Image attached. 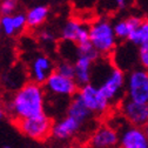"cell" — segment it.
Masks as SVG:
<instances>
[{"instance_id":"1","label":"cell","mask_w":148,"mask_h":148,"mask_svg":"<svg viewBox=\"0 0 148 148\" xmlns=\"http://www.w3.org/2000/svg\"><path fill=\"white\" fill-rule=\"evenodd\" d=\"M45 101L46 93L42 85L29 81L8 98L4 109L15 122L42 114L45 112Z\"/></svg>"},{"instance_id":"2","label":"cell","mask_w":148,"mask_h":148,"mask_svg":"<svg viewBox=\"0 0 148 148\" xmlns=\"http://www.w3.org/2000/svg\"><path fill=\"white\" fill-rule=\"evenodd\" d=\"M89 27V42L99 55H110L116 49L118 40L114 35L113 24L107 18H100Z\"/></svg>"},{"instance_id":"3","label":"cell","mask_w":148,"mask_h":148,"mask_svg":"<svg viewBox=\"0 0 148 148\" xmlns=\"http://www.w3.org/2000/svg\"><path fill=\"white\" fill-rule=\"evenodd\" d=\"M126 99L148 103V71L143 68H134L126 75Z\"/></svg>"},{"instance_id":"4","label":"cell","mask_w":148,"mask_h":148,"mask_svg":"<svg viewBox=\"0 0 148 148\" xmlns=\"http://www.w3.org/2000/svg\"><path fill=\"white\" fill-rule=\"evenodd\" d=\"M14 123H15L16 128L19 129L24 135H26L33 140H38V141L46 140L51 135L52 127H53L52 119L45 113L36 115V116L15 121Z\"/></svg>"},{"instance_id":"5","label":"cell","mask_w":148,"mask_h":148,"mask_svg":"<svg viewBox=\"0 0 148 148\" xmlns=\"http://www.w3.org/2000/svg\"><path fill=\"white\" fill-rule=\"evenodd\" d=\"M126 84V74L123 71L115 66H110L102 82L98 86L105 98L109 101V103L115 102L120 99L121 93L125 89Z\"/></svg>"},{"instance_id":"6","label":"cell","mask_w":148,"mask_h":148,"mask_svg":"<svg viewBox=\"0 0 148 148\" xmlns=\"http://www.w3.org/2000/svg\"><path fill=\"white\" fill-rule=\"evenodd\" d=\"M77 95L93 114H105L109 109V101L105 98L99 87L94 84H88L80 87Z\"/></svg>"},{"instance_id":"7","label":"cell","mask_w":148,"mask_h":148,"mask_svg":"<svg viewBox=\"0 0 148 148\" xmlns=\"http://www.w3.org/2000/svg\"><path fill=\"white\" fill-rule=\"evenodd\" d=\"M44 89L45 93H48L51 95L55 97H74L78 93L79 86L74 79H69L66 77H62L57 72H53L51 75L47 78V80L44 82Z\"/></svg>"},{"instance_id":"8","label":"cell","mask_w":148,"mask_h":148,"mask_svg":"<svg viewBox=\"0 0 148 148\" xmlns=\"http://www.w3.org/2000/svg\"><path fill=\"white\" fill-rule=\"evenodd\" d=\"M121 116L129 125L143 128L148 123V103H139L123 99L120 103Z\"/></svg>"},{"instance_id":"9","label":"cell","mask_w":148,"mask_h":148,"mask_svg":"<svg viewBox=\"0 0 148 148\" xmlns=\"http://www.w3.org/2000/svg\"><path fill=\"white\" fill-rule=\"evenodd\" d=\"M54 72V64L46 54H36L28 66V75L32 82L44 85L47 78Z\"/></svg>"},{"instance_id":"10","label":"cell","mask_w":148,"mask_h":148,"mask_svg":"<svg viewBox=\"0 0 148 148\" xmlns=\"http://www.w3.org/2000/svg\"><path fill=\"white\" fill-rule=\"evenodd\" d=\"M119 145L121 148H148V139L143 128L128 123L120 129Z\"/></svg>"},{"instance_id":"11","label":"cell","mask_w":148,"mask_h":148,"mask_svg":"<svg viewBox=\"0 0 148 148\" xmlns=\"http://www.w3.org/2000/svg\"><path fill=\"white\" fill-rule=\"evenodd\" d=\"M62 41L80 45L89 41V27L78 20H68L65 23L60 31Z\"/></svg>"},{"instance_id":"12","label":"cell","mask_w":148,"mask_h":148,"mask_svg":"<svg viewBox=\"0 0 148 148\" xmlns=\"http://www.w3.org/2000/svg\"><path fill=\"white\" fill-rule=\"evenodd\" d=\"M89 145L93 148H115L119 145V133L110 125H103L90 136Z\"/></svg>"},{"instance_id":"13","label":"cell","mask_w":148,"mask_h":148,"mask_svg":"<svg viewBox=\"0 0 148 148\" xmlns=\"http://www.w3.org/2000/svg\"><path fill=\"white\" fill-rule=\"evenodd\" d=\"M94 60L88 57L78 55L75 61H74V81L77 82L79 87L86 86L90 84L93 78V66Z\"/></svg>"},{"instance_id":"14","label":"cell","mask_w":148,"mask_h":148,"mask_svg":"<svg viewBox=\"0 0 148 148\" xmlns=\"http://www.w3.org/2000/svg\"><path fill=\"white\" fill-rule=\"evenodd\" d=\"M82 126L84 125H81L79 121L67 115L66 118L53 123L51 135H53L54 138H57L59 140H67L75 134H78L80 132V129L82 128Z\"/></svg>"},{"instance_id":"15","label":"cell","mask_w":148,"mask_h":148,"mask_svg":"<svg viewBox=\"0 0 148 148\" xmlns=\"http://www.w3.org/2000/svg\"><path fill=\"white\" fill-rule=\"evenodd\" d=\"M141 21L142 19L140 16L132 15V16H128L126 19H121L116 21L115 24H113V31H114V35L116 40L127 41L128 36L140 25Z\"/></svg>"},{"instance_id":"16","label":"cell","mask_w":148,"mask_h":148,"mask_svg":"<svg viewBox=\"0 0 148 148\" xmlns=\"http://www.w3.org/2000/svg\"><path fill=\"white\" fill-rule=\"evenodd\" d=\"M67 115L73 118V119H75L81 125H85L88 121H90L92 116H93V113L84 105L81 99L75 94L69 102V106L67 109Z\"/></svg>"},{"instance_id":"17","label":"cell","mask_w":148,"mask_h":148,"mask_svg":"<svg viewBox=\"0 0 148 148\" xmlns=\"http://www.w3.org/2000/svg\"><path fill=\"white\" fill-rule=\"evenodd\" d=\"M48 14H49L48 7L44 5L34 6L26 13V24L31 28H36L47 20Z\"/></svg>"},{"instance_id":"18","label":"cell","mask_w":148,"mask_h":148,"mask_svg":"<svg viewBox=\"0 0 148 148\" xmlns=\"http://www.w3.org/2000/svg\"><path fill=\"white\" fill-rule=\"evenodd\" d=\"M127 41L135 47H139L148 41V19H142L140 25L128 36Z\"/></svg>"},{"instance_id":"19","label":"cell","mask_w":148,"mask_h":148,"mask_svg":"<svg viewBox=\"0 0 148 148\" xmlns=\"http://www.w3.org/2000/svg\"><path fill=\"white\" fill-rule=\"evenodd\" d=\"M77 52H78V55H82V57H88L90 59H93L94 61H98L100 55L98 54V52L93 48V46L90 45L89 41L87 42H84V44H80V45H77Z\"/></svg>"},{"instance_id":"20","label":"cell","mask_w":148,"mask_h":148,"mask_svg":"<svg viewBox=\"0 0 148 148\" xmlns=\"http://www.w3.org/2000/svg\"><path fill=\"white\" fill-rule=\"evenodd\" d=\"M58 74L69 79H74V64L68 60H62L60 61L57 66H55V71Z\"/></svg>"},{"instance_id":"21","label":"cell","mask_w":148,"mask_h":148,"mask_svg":"<svg viewBox=\"0 0 148 148\" xmlns=\"http://www.w3.org/2000/svg\"><path fill=\"white\" fill-rule=\"evenodd\" d=\"M0 27H1V33H4L7 36H13L16 34L12 20V15H3L0 18Z\"/></svg>"},{"instance_id":"22","label":"cell","mask_w":148,"mask_h":148,"mask_svg":"<svg viewBox=\"0 0 148 148\" xmlns=\"http://www.w3.org/2000/svg\"><path fill=\"white\" fill-rule=\"evenodd\" d=\"M18 0H1L0 1V13L3 15H12L18 8Z\"/></svg>"},{"instance_id":"23","label":"cell","mask_w":148,"mask_h":148,"mask_svg":"<svg viewBox=\"0 0 148 148\" xmlns=\"http://www.w3.org/2000/svg\"><path fill=\"white\" fill-rule=\"evenodd\" d=\"M12 20H13V25H14V29H15V33L16 34L23 32L27 27V24H26V14H24L21 12H16V13L12 14Z\"/></svg>"},{"instance_id":"24","label":"cell","mask_w":148,"mask_h":148,"mask_svg":"<svg viewBox=\"0 0 148 148\" xmlns=\"http://www.w3.org/2000/svg\"><path fill=\"white\" fill-rule=\"evenodd\" d=\"M138 60L140 65L142 66L141 68L148 71V41L139 46L138 49Z\"/></svg>"},{"instance_id":"25","label":"cell","mask_w":148,"mask_h":148,"mask_svg":"<svg viewBox=\"0 0 148 148\" xmlns=\"http://www.w3.org/2000/svg\"><path fill=\"white\" fill-rule=\"evenodd\" d=\"M39 41L44 45V46H53L55 44V35L54 33H52L48 29H44L39 33Z\"/></svg>"},{"instance_id":"26","label":"cell","mask_w":148,"mask_h":148,"mask_svg":"<svg viewBox=\"0 0 148 148\" xmlns=\"http://www.w3.org/2000/svg\"><path fill=\"white\" fill-rule=\"evenodd\" d=\"M113 3H114V5H115L118 8L123 10V8H126L129 4L132 3V0H113Z\"/></svg>"},{"instance_id":"27","label":"cell","mask_w":148,"mask_h":148,"mask_svg":"<svg viewBox=\"0 0 148 148\" xmlns=\"http://www.w3.org/2000/svg\"><path fill=\"white\" fill-rule=\"evenodd\" d=\"M5 115H6V112H5L4 107L0 106V120H3V119L5 118Z\"/></svg>"},{"instance_id":"28","label":"cell","mask_w":148,"mask_h":148,"mask_svg":"<svg viewBox=\"0 0 148 148\" xmlns=\"http://www.w3.org/2000/svg\"><path fill=\"white\" fill-rule=\"evenodd\" d=\"M143 132H145V134H146V136H147V139H148V123L143 127Z\"/></svg>"},{"instance_id":"29","label":"cell","mask_w":148,"mask_h":148,"mask_svg":"<svg viewBox=\"0 0 148 148\" xmlns=\"http://www.w3.org/2000/svg\"><path fill=\"white\" fill-rule=\"evenodd\" d=\"M4 148H11V147H10V146H5Z\"/></svg>"},{"instance_id":"30","label":"cell","mask_w":148,"mask_h":148,"mask_svg":"<svg viewBox=\"0 0 148 148\" xmlns=\"http://www.w3.org/2000/svg\"><path fill=\"white\" fill-rule=\"evenodd\" d=\"M0 35H1V27H0Z\"/></svg>"}]
</instances>
